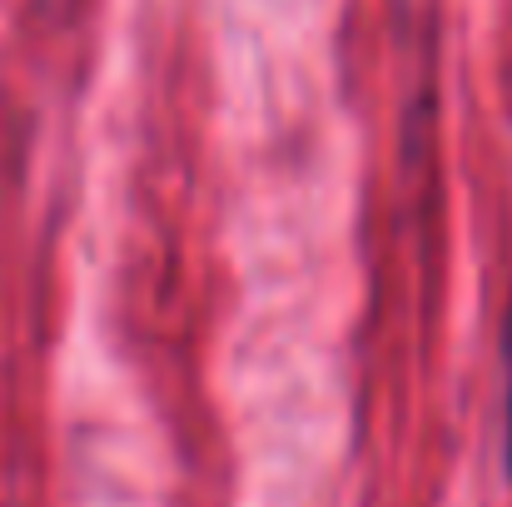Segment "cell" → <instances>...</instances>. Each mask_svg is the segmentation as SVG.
I'll list each match as a JSON object with an SVG mask.
<instances>
[{
    "label": "cell",
    "mask_w": 512,
    "mask_h": 507,
    "mask_svg": "<svg viewBox=\"0 0 512 507\" xmlns=\"http://www.w3.org/2000/svg\"><path fill=\"white\" fill-rule=\"evenodd\" d=\"M508 388H503V463H508V478H512V324H508Z\"/></svg>",
    "instance_id": "cell-1"
}]
</instances>
